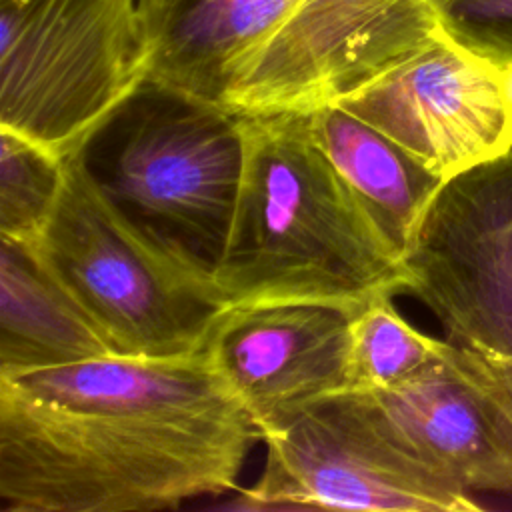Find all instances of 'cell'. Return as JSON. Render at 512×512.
<instances>
[{
	"label": "cell",
	"mask_w": 512,
	"mask_h": 512,
	"mask_svg": "<svg viewBox=\"0 0 512 512\" xmlns=\"http://www.w3.org/2000/svg\"><path fill=\"white\" fill-rule=\"evenodd\" d=\"M260 424L204 350L0 374L8 512H152L224 494Z\"/></svg>",
	"instance_id": "cell-1"
},
{
	"label": "cell",
	"mask_w": 512,
	"mask_h": 512,
	"mask_svg": "<svg viewBox=\"0 0 512 512\" xmlns=\"http://www.w3.org/2000/svg\"><path fill=\"white\" fill-rule=\"evenodd\" d=\"M244 170L212 286L224 306L364 304L406 270L316 144L306 112L242 114Z\"/></svg>",
	"instance_id": "cell-2"
},
{
	"label": "cell",
	"mask_w": 512,
	"mask_h": 512,
	"mask_svg": "<svg viewBox=\"0 0 512 512\" xmlns=\"http://www.w3.org/2000/svg\"><path fill=\"white\" fill-rule=\"evenodd\" d=\"M72 152L148 246L212 286L244 170L240 112L146 78Z\"/></svg>",
	"instance_id": "cell-3"
},
{
	"label": "cell",
	"mask_w": 512,
	"mask_h": 512,
	"mask_svg": "<svg viewBox=\"0 0 512 512\" xmlns=\"http://www.w3.org/2000/svg\"><path fill=\"white\" fill-rule=\"evenodd\" d=\"M142 0H0V128L68 156L146 78Z\"/></svg>",
	"instance_id": "cell-4"
},
{
	"label": "cell",
	"mask_w": 512,
	"mask_h": 512,
	"mask_svg": "<svg viewBox=\"0 0 512 512\" xmlns=\"http://www.w3.org/2000/svg\"><path fill=\"white\" fill-rule=\"evenodd\" d=\"M34 246L122 356L198 352L226 308L212 286L172 266L116 214L74 152Z\"/></svg>",
	"instance_id": "cell-5"
},
{
	"label": "cell",
	"mask_w": 512,
	"mask_h": 512,
	"mask_svg": "<svg viewBox=\"0 0 512 512\" xmlns=\"http://www.w3.org/2000/svg\"><path fill=\"white\" fill-rule=\"evenodd\" d=\"M268 16L266 40L220 102L240 114L336 104L442 30L432 0H270Z\"/></svg>",
	"instance_id": "cell-6"
},
{
	"label": "cell",
	"mask_w": 512,
	"mask_h": 512,
	"mask_svg": "<svg viewBox=\"0 0 512 512\" xmlns=\"http://www.w3.org/2000/svg\"><path fill=\"white\" fill-rule=\"evenodd\" d=\"M266 466L244 508L470 512V492L432 474L384 436L344 392L260 426Z\"/></svg>",
	"instance_id": "cell-7"
},
{
	"label": "cell",
	"mask_w": 512,
	"mask_h": 512,
	"mask_svg": "<svg viewBox=\"0 0 512 512\" xmlns=\"http://www.w3.org/2000/svg\"><path fill=\"white\" fill-rule=\"evenodd\" d=\"M402 264L446 340L512 356V150L440 184Z\"/></svg>",
	"instance_id": "cell-8"
},
{
	"label": "cell",
	"mask_w": 512,
	"mask_h": 512,
	"mask_svg": "<svg viewBox=\"0 0 512 512\" xmlns=\"http://www.w3.org/2000/svg\"><path fill=\"white\" fill-rule=\"evenodd\" d=\"M336 104L392 138L442 180L512 150L508 68L444 30Z\"/></svg>",
	"instance_id": "cell-9"
},
{
	"label": "cell",
	"mask_w": 512,
	"mask_h": 512,
	"mask_svg": "<svg viewBox=\"0 0 512 512\" xmlns=\"http://www.w3.org/2000/svg\"><path fill=\"white\" fill-rule=\"evenodd\" d=\"M360 306L324 300L226 306L202 350L262 426L346 390L350 324Z\"/></svg>",
	"instance_id": "cell-10"
},
{
	"label": "cell",
	"mask_w": 512,
	"mask_h": 512,
	"mask_svg": "<svg viewBox=\"0 0 512 512\" xmlns=\"http://www.w3.org/2000/svg\"><path fill=\"white\" fill-rule=\"evenodd\" d=\"M342 392L380 436L442 480L470 494L512 492V456L448 340L436 360L390 388Z\"/></svg>",
	"instance_id": "cell-11"
},
{
	"label": "cell",
	"mask_w": 512,
	"mask_h": 512,
	"mask_svg": "<svg viewBox=\"0 0 512 512\" xmlns=\"http://www.w3.org/2000/svg\"><path fill=\"white\" fill-rule=\"evenodd\" d=\"M116 354L42 260L34 242L0 236V374Z\"/></svg>",
	"instance_id": "cell-12"
},
{
	"label": "cell",
	"mask_w": 512,
	"mask_h": 512,
	"mask_svg": "<svg viewBox=\"0 0 512 512\" xmlns=\"http://www.w3.org/2000/svg\"><path fill=\"white\" fill-rule=\"evenodd\" d=\"M306 116L320 150L388 246L402 258L444 180L340 104Z\"/></svg>",
	"instance_id": "cell-13"
},
{
	"label": "cell",
	"mask_w": 512,
	"mask_h": 512,
	"mask_svg": "<svg viewBox=\"0 0 512 512\" xmlns=\"http://www.w3.org/2000/svg\"><path fill=\"white\" fill-rule=\"evenodd\" d=\"M444 342L414 328L392 304V294L374 296L350 324L346 390L390 388L436 360Z\"/></svg>",
	"instance_id": "cell-14"
},
{
	"label": "cell",
	"mask_w": 512,
	"mask_h": 512,
	"mask_svg": "<svg viewBox=\"0 0 512 512\" xmlns=\"http://www.w3.org/2000/svg\"><path fill=\"white\" fill-rule=\"evenodd\" d=\"M66 176V156L0 128V236L34 242Z\"/></svg>",
	"instance_id": "cell-15"
},
{
	"label": "cell",
	"mask_w": 512,
	"mask_h": 512,
	"mask_svg": "<svg viewBox=\"0 0 512 512\" xmlns=\"http://www.w3.org/2000/svg\"><path fill=\"white\" fill-rule=\"evenodd\" d=\"M442 30L500 66L512 64V0H432Z\"/></svg>",
	"instance_id": "cell-16"
},
{
	"label": "cell",
	"mask_w": 512,
	"mask_h": 512,
	"mask_svg": "<svg viewBox=\"0 0 512 512\" xmlns=\"http://www.w3.org/2000/svg\"><path fill=\"white\" fill-rule=\"evenodd\" d=\"M448 352L512 456V356H490L448 340Z\"/></svg>",
	"instance_id": "cell-17"
},
{
	"label": "cell",
	"mask_w": 512,
	"mask_h": 512,
	"mask_svg": "<svg viewBox=\"0 0 512 512\" xmlns=\"http://www.w3.org/2000/svg\"><path fill=\"white\" fill-rule=\"evenodd\" d=\"M168 2H170V0H142V4H144V8H146V14H148V20H150L154 14H158Z\"/></svg>",
	"instance_id": "cell-18"
}]
</instances>
